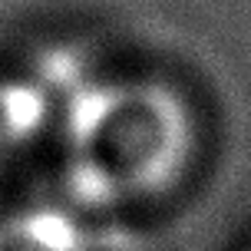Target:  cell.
<instances>
[{
	"instance_id": "cell-3",
	"label": "cell",
	"mask_w": 251,
	"mask_h": 251,
	"mask_svg": "<svg viewBox=\"0 0 251 251\" xmlns=\"http://www.w3.org/2000/svg\"><path fill=\"white\" fill-rule=\"evenodd\" d=\"M0 251H100L73 205H20L0 215Z\"/></svg>"
},
{
	"instance_id": "cell-2",
	"label": "cell",
	"mask_w": 251,
	"mask_h": 251,
	"mask_svg": "<svg viewBox=\"0 0 251 251\" xmlns=\"http://www.w3.org/2000/svg\"><path fill=\"white\" fill-rule=\"evenodd\" d=\"M60 126V96L43 76H0V165L20 159Z\"/></svg>"
},
{
	"instance_id": "cell-1",
	"label": "cell",
	"mask_w": 251,
	"mask_h": 251,
	"mask_svg": "<svg viewBox=\"0 0 251 251\" xmlns=\"http://www.w3.org/2000/svg\"><path fill=\"white\" fill-rule=\"evenodd\" d=\"M66 178L76 205L132 208L169 195L199 152V119L172 83L100 76L60 106Z\"/></svg>"
}]
</instances>
